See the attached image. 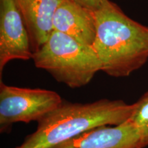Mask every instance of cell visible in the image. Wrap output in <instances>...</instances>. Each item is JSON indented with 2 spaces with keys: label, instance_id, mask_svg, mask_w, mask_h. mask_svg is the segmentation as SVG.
Listing matches in <instances>:
<instances>
[{
  "label": "cell",
  "instance_id": "6da1fadb",
  "mask_svg": "<svg viewBox=\"0 0 148 148\" xmlns=\"http://www.w3.org/2000/svg\"><path fill=\"white\" fill-rule=\"evenodd\" d=\"M93 11L97 36L92 47L101 71L123 77L142 67L148 60V26L130 18L110 0Z\"/></svg>",
  "mask_w": 148,
  "mask_h": 148
},
{
  "label": "cell",
  "instance_id": "8992f818",
  "mask_svg": "<svg viewBox=\"0 0 148 148\" xmlns=\"http://www.w3.org/2000/svg\"><path fill=\"white\" fill-rule=\"evenodd\" d=\"M134 123L130 119L118 125L93 127L53 148H144Z\"/></svg>",
  "mask_w": 148,
  "mask_h": 148
},
{
  "label": "cell",
  "instance_id": "7a4b0ae2",
  "mask_svg": "<svg viewBox=\"0 0 148 148\" xmlns=\"http://www.w3.org/2000/svg\"><path fill=\"white\" fill-rule=\"evenodd\" d=\"M134 103L101 99L89 103L62 102L38 122L34 132L15 148H53L93 127L118 125L130 119Z\"/></svg>",
  "mask_w": 148,
  "mask_h": 148
},
{
  "label": "cell",
  "instance_id": "30bf717a",
  "mask_svg": "<svg viewBox=\"0 0 148 148\" xmlns=\"http://www.w3.org/2000/svg\"><path fill=\"white\" fill-rule=\"evenodd\" d=\"M92 10H97L102 4L103 0H71Z\"/></svg>",
  "mask_w": 148,
  "mask_h": 148
},
{
  "label": "cell",
  "instance_id": "277c9868",
  "mask_svg": "<svg viewBox=\"0 0 148 148\" xmlns=\"http://www.w3.org/2000/svg\"><path fill=\"white\" fill-rule=\"evenodd\" d=\"M63 102L53 90L22 88L0 83V132H9L14 123L39 122Z\"/></svg>",
  "mask_w": 148,
  "mask_h": 148
},
{
  "label": "cell",
  "instance_id": "5b68a950",
  "mask_svg": "<svg viewBox=\"0 0 148 148\" xmlns=\"http://www.w3.org/2000/svg\"><path fill=\"white\" fill-rule=\"evenodd\" d=\"M27 27L14 0H0V75L13 60L32 59Z\"/></svg>",
  "mask_w": 148,
  "mask_h": 148
},
{
  "label": "cell",
  "instance_id": "ba28073f",
  "mask_svg": "<svg viewBox=\"0 0 148 148\" xmlns=\"http://www.w3.org/2000/svg\"><path fill=\"white\" fill-rule=\"evenodd\" d=\"M62 0H14L28 32L33 53L53 31V18Z\"/></svg>",
  "mask_w": 148,
  "mask_h": 148
},
{
  "label": "cell",
  "instance_id": "3957f363",
  "mask_svg": "<svg viewBox=\"0 0 148 148\" xmlns=\"http://www.w3.org/2000/svg\"><path fill=\"white\" fill-rule=\"evenodd\" d=\"M37 68L45 70L57 82L71 88L88 84L101 66L92 46L53 30L48 39L33 53Z\"/></svg>",
  "mask_w": 148,
  "mask_h": 148
},
{
  "label": "cell",
  "instance_id": "9c48e42d",
  "mask_svg": "<svg viewBox=\"0 0 148 148\" xmlns=\"http://www.w3.org/2000/svg\"><path fill=\"white\" fill-rule=\"evenodd\" d=\"M141 136L145 147L148 146V90L134 103L130 119Z\"/></svg>",
  "mask_w": 148,
  "mask_h": 148
},
{
  "label": "cell",
  "instance_id": "52a82bcc",
  "mask_svg": "<svg viewBox=\"0 0 148 148\" xmlns=\"http://www.w3.org/2000/svg\"><path fill=\"white\" fill-rule=\"evenodd\" d=\"M53 30L72 37L83 44H94L97 23L94 11L71 0H62L53 18Z\"/></svg>",
  "mask_w": 148,
  "mask_h": 148
}]
</instances>
